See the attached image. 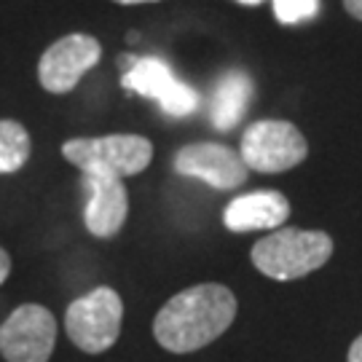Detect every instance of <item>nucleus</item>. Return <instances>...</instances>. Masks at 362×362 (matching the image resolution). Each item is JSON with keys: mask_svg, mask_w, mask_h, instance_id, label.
<instances>
[{"mask_svg": "<svg viewBox=\"0 0 362 362\" xmlns=\"http://www.w3.org/2000/svg\"><path fill=\"white\" fill-rule=\"evenodd\" d=\"M236 298L226 285L204 282L169 298L153 320V336L161 349L191 354L204 349L231 327Z\"/></svg>", "mask_w": 362, "mask_h": 362, "instance_id": "nucleus-1", "label": "nucleus"}, {"mask_svg": "<svg viewBox=\"0 0 362 362\" xmlns=\"http://www.w3.org/2000/svg\"><path fill=\"white\" fill-rule=\"evenodd\" d=\"M333 255V239L325 231L276 228L252 247V263L263 276L293 282L322 269Z\"/></svg>", "mask_w": 362, "mask_h": 362, "instance_id": "nucleus-2", "label": "nucleus"}, {"mask_svg": "<svg viewBox=\"0 0 362 362\" xmlns=\"http://www.w3.org/2000/svg\"><path fill=\"white\" fill-rule=\"evenodd\" d=\"M62 156L83 175H140L151 158L153 143L140 134H105V137H78L62 145Z\"/></svg>", "mask_w": 362, "mask_h": 362, "instance_id": "nucleus-3", "label": "nucleus"}, {"mask_svg": "<svg viewBox=\"0 0 362 362\" xmlns=\"http://www.w3.org/2000/svg\"><path fill=\"white\" fill-rule=\"evenodd\" d=\"M124 300L113 287H94L76 298L65 314L67 338L86 354H103L121 336Z\"/></svg>", "mask_w": 362, "mask_h": 362, "instance_id": "nucleus-4", "label": "nucleus"}, {"mask_svg": "<svg viewBox=\"0 0 362 362\" xmlns=\"http://www.w3.org/2000/svg\"><path fill=\"white\" fill-rule=\"evenodd\" d=\"M239 156L247 169L276 175L298 167L309 156V143L296 124L279 118H263L247 127Z\"/></svg>", "mask_w": 362, "mask_h": 362, "instance_id": "nucleus-5", "label": "nucleus"}, {"mask_svg": "<svg viewBox=\"0 0 362 362\" xmlns=\"http://www.w3.org/2000/svg\"><path fill=\"white\" fill-rule=\"evenodd\" d=\"M121 86L129 94H143L148 100L158 103V107L175 118H185L196 113L199 94L191 86L175 78L169 65L158 57H121Z\"/></svg>", "mask_w": 362, "mask_h": 362, "instance_id": "nucleus-6", "label": "nucleus"}, {"mask_svg": "<svg viewBox=\"0 0 362 362\" xmlns=\"http://www.w3.org/2000/svg\"><path fill=\"white\" fill-rule=\"evenodd\" d=\"M57 344V320L46 306L25 303L0 325V354L6 362H49Z\"/></svg>", "mask_w": 362, "mask_h": 362, "instance_id": "nucleus-7", "label": "nucleus"}, {"mask_svg": "<svg viewBox=\"0 0 362 362\" xmlns=\"http://www.w3.org/2000/svg\"><path fill=\"white\" fill-rule=\"evenodd\" d=\"M103 59L100 40L73 33L57 43H52L38 62V81L40 86L52 94H67L81 83V78Z\"/></svg>", "mask_w": 362, "mask_h": 362, "instance_id": "nucleus-8", "label": "nucleus"}, {"mask_svg": "<svg viewBox=\"0 0 362 362\" xmlns=\"http://www.w3.org/2000/svg\"><path fill=\"white\" fill-rule=\"evenodd\" d=\"M175 172L207 182L215 191H233L247 180L242 156L220 143H191L175 153Z\"/></svg>", "mask_w": 362, "mask_h": 362, "instance_id": "nucleus-9", "label": "nucleus"}, {"mask_svg": "<svg viewBox=\"0 0 362 362\" xmlns=\"http://www.w3.org/2000/svg\"><path fill=\"white\" fill-rule=\"evenodd\" d=\"M83 191H86V209L83 223L91 236L110 239L116 236L129 215V194L124 177L116 175H83Z\"/></svg>", "mask_w": 362, "mask_h": 362, "instance_id": "nucleus-10", "label": "nucleus"}, {"mask_svg": "<svg viewBox=\"0 0 362 362\" xmlns=\"http://www.w3.org/2000/svg\"><path fill=\"white\" fill-rule=\"evenodd\" d=\"M290 220V202L279 191H252L236 196L223 212L226 228L233 233L276 231Z\"/></svg>", "mask_w": 362, "mask_h": 362, "instance_id": "nucleus-11", "label": "nucleus"}, {"mask_svg": "<svg viewBox=\"0 0 362 362\" xmlns=\"http://www.w3.org/2000/svg\"><path fill=\"white\" fill-rule=\"evenodd\" d=\"M252 100V81L242 70H231L218 81L212 103H209V118L218 129H231L236 121L245 116L247 105Z\"/></svg>", "mask_w": 362, "mask_h": 362, "instance_id": "nucleus-12", "label": "nucleus"}, {"mask_svg": "<svg viewBox=\"0 0 362 362\" xmlns=\"http://www.w3.org/2000/svg\"><path fill=\"white\" fill-rule=\"evenodd\" d=\"M33 151L30 132L11 118L0 121V175H13L27 164Z\"/></svg>", "mask_w": 362, "mask_h": 362, "instance_id": "nucleus-13", "label": "nucleus"}, {"mask_svg": "<svg viewBox=\"0 0 362 362\" xmlns=\"http://www.w3.org/2000/svg\"><path fill=\"white\" fill-rule=\"evenodd\" d=\"M320 11V0H274V13L282 25L306 22Z\"/></svg>", "mask_w": 362, "mask_h": 362, "instance_id": "nucleus-14", "label": "nucleus"}, {"mask_svg": "<svg viewBox=\"0 0 362 362\" xmlns=\"http://www.w3.org/2000/svg\"><path fill=\"white\" fill-rule=\"evenodd\" d=\"M8 274H11V255L0 247V285L8 279Z\"/></svg>", "mask_w": 362, "mask_h": 362, "instance_id": "nucleus-15", "label": "nucleus"}, {"mask_svg": "<svg viewBox=\"0 0 362 362\" xmlns=\"http://www.w3.org/2000/svg\"><path fill=\"white\" fill-rule=\"evenodd\" d=\"M344 8H346L349 16H354V19L362 22V0H344Z\"/></svg>", "mask_w": 362, "mask_h": 362, "instance_id": "nucleus-16", "label": "nucleus"}, {"mask_svg": "<svg viewBox=\"0 0 362 362\" xmlns=\"http://www.w3.org/2000/svg\"><path fill=\"white\" fill-rule=\"evenodd\" d=\"M346 362H362V336L354 338V344L349 346V357H346Z\"/></svg>", "mask_w": 362, "mask_h": 362, "instance_id": "nucleus-17", "label": "nucleus"}, {"mask_svg": "<svg viewBox=\"0 0 362 362\" xmlns=\"http://www.w3.org/2000/svg\"><path fill=\"white\" fill-rule=\"evenodd\" d=\"M121 6H140V3H156V0H116Z\"/></svg>", "mask_w": 362, "mask_h": 362, "instance_id": "nucleus-18", "label": "nucleus"}, {"mask_svg": "<svg viewBox=\"0 0 362 362\" xmlns=\"http://www.w3.org/2000/svg\"><path fill=\"white\" fill-rule=\"evenodd\" d=\"M239 3H242V6H260L263 0H239Z\"/></svg>", "mask_w": 362, "mask_h": 362, "instance_id": "nucleus-19", "label": "nucleus"}]
</instances>
